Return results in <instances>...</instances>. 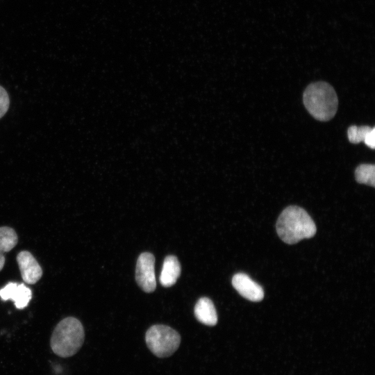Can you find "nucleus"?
<instances>
[{
    "label": "nucleus",
    "mask_w": 375,
    "mask_h": 375,
    "mask_svg": "<svg viewBox=\"0 0 375 375\" xmlns=\"http://www.w3.org/2000/svg\"><path fill=\"white\" fill-rule=\"evenodd\" d=\"M194 313L196 319L207 326H215L217 322V314L212 301L207 297H201L197 302Z\"/></svg>",
    "instance_id": "obj_9"
},
{
    "label": "nucleus",
    "mask_w": 375,
    "mask_h": 375,
    "mask_svg": "<svg viewBox=\"0 0 375 375\" xmlns=\"http://www.w3.org/2000/svg\"><path fill=\"white\" fill-rule=\"evenodd\" d=\"M232 285L242 297L249 301H260L264 297L262 287L246 274H235L232 278Z\"/></svg>",
    "instance_id": "obj_6"
},
{
    "label": "nucleus",
    "mask_w": 375,
    "mask_h": 375,
    "mask_svg": "<svg viewBox=\"0 0 375 375\" xmlns=\"http://www.w3.org/2000/svg\"><path fill=\"white\" fill-rule=\"evenodd\" d=\"M9 103V97L7 92L0 85V118L7 112Z\"/></svg>",
    "instance_id": "obj_14"
},
{
    "label": "nucleus",
    "mask_w": 375,
    "mask_h": 375,
    "mask_svg": "<svg viewBox=\"0 0 375 375\" xmlns=\"http://www.w3.org/2000/svg\"><path fill=\"white\" fill-rule=\"evenodd\" d=\"M18 237L10 227H0V256H4V253L12 250L17 244Z\"/></svg>",
    "instance_id": "obj_11"
},
{
    "label": "nucleus",
    "mask_w": 375,
    "mask_h": 375,
    "mask_svg": "<svg viewBox=\"0 0 375 375\" xmlns=\"http://www.w3.org/2000/svg\"><path fill=\"white\" fill-rule=\"evenodd\" d=\"M355 177L358 183L372 187L375 186V166L373 164L359 165L355 170Z\"/></svg>",
    "instance_id": "obj_12"
},
{
    "label": "nucleus",
    "mask_w": 375,
    "mask_h": 375,
    "mask_svg": "<svg viewBox=\"0 0 375 375\" xmlns=\"http://www.w3.org/2000/svg\"><path fill=\"white\" fill-rule=\"evenodd\" d=\"M17 262L24 281L28 284L36 283L42 276V269L33 257L27 251H22L17 256Z\"/></svg>",
    "instance_id": "obj_7"
},
{
    "label": "nucleus",
    "mask_w": 375,
    "mask_h": 375,
    "mask_svg": "<svg viewBox=\"0 0 375 375\" xmlns=\"http://www.w3.org/2000/svg\"><path fill=\"white\" fill-rule=\"evenodd\" d=\"M85 332L81 322L72 317L61 320L55 327L50 345L56 355L67 358L78 352L84 342Z\"/></svg>",
    "instance_id": "obj_3"
},
{
    "label": "nucleus",
    "mask_w": 375,
    "mask_h": 375,
    "mask_svg": "<svg viewBox=\"0 0 375 375\" xmlns=\"http://www.w3.org/2000/svg\"><path fill=\"white\" fill-rule=\"evenodd\" d=\"M154 264L155 258L149 252L141 253L137 260L135 280L140 288L146 292H153L156 288Z\"/></svg>",
    "instance_id": "obj_5"
},
{
    "label": "nucleus",
    "mask_w": 375,
    "mask_h": 375,
    "mask_svg": "<svg viewBox=\"0 0 375 375\" xmlns=\"http://www.w3.org/2000/svg\"><path fill=\"white\" fill-rule=\"evenodd\" d=\"M364 143L368 147L372 149H374L375 147V128L372 127L371 131L369 132L366 138L364 140Z\"/></svg>",
    "instance_id": "obj_15"
},
{
    "label": "nucleus",
    "mask_w": 375,
    "mask_h": 375,
    "mask_svg": "<svg viewBox=\"0 0 375 375\" xmlns=\"http://www.w3.org/2000/svg\"><path fill=\"white\" fill-rule=\"evenodd\" d=\"M371 129L372 128L369 126H351L347 130L348 139L353 144L364 142Z\"/></svg>",
    "instance_id": "obj_13"
},
{
    "label": "nucleus",
    "mask_w": 375,
    "mask_h": 375,
    "mask_svg": "<svg viewBox=\"0 0 375 375\" xmlns=\"http://www.w3.org/2000/svg\"><path fill=\"white\" fill-rule=\"evenodd\" d=\"M0 297L3 301L11 299L17 309H23L31 301L32 292L24 283L9 282L0 290Z\"/></svg>",
    "instance_id": "obj_8"
},
{
    "label": "nucleus",
    "mask_w": 375,
    "mask_h": 375,
    "mask_svg": "<svg viewBox=\"0 0 375 375\" xmlns=\"http://www.w3.org/2000/svg\"><path fill=\"white\" fill-rule=\"evenodd\" d=\"M303 101L308 112L319 121H328L337 112L338 100L336 92L326 82L310 84L303 92Z\"/></svg>",
    "instance_id": "obj_2"
},
{
    "label": "nucleus",
    "mask_w": 375,
    "mask_h": 375,
    "mask_svg": "<svg viewBox=\"0 0 375 375\" xmlns=\"http://www.w3.org/2000/svg\"><path fill=\"white\" fill-rule=\"evenodd\" d=\"M145 340L150 351L158 358H166L172 355L181 343L179 333L171 327L156 324L147 331Z\"/></svg>",
    "instance_id": "obj_4"
},
{
    "label": "nucleus",
    "mask_w": 375,
    "mask_h": 375,
    "mask_svg": "<svg viewBox=\"0 0 375 375\" xmlns=\"http://www.w3.org/2000/svg\"><path fill=\"white\" fill-rule=\"evenodd\" d=\"M276 228L280 238L290 244L312 238L316 233V226L310 216L297 206H288L283 210Z\"/></svg>",
    "instance_id": "obj_1"
},
{
    "label": "nucleus",
    "mask_w": 375,
    "mask_h": 375,
    "mask_svg": "<svg viewBox=\"0 0 375 375\" xmlns=\"http://www.w3.org/2000/svg\"><path fill=\"white\" fill-rule=\"evenodd\" d=\"M181 265L174 256H167L163 262L160 282L164 287L168 288L174 285L181 275Z\"/></svg>",
    "instance_id": "obj_10"
}]
</instances>
